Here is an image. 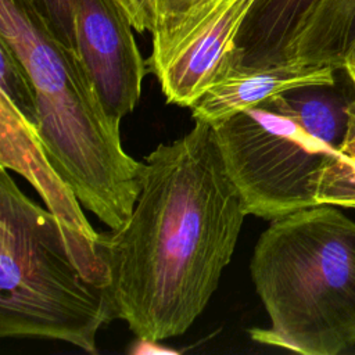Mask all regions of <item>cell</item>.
<instances>
[{
    "label": "cell",
    "instance_id": "5b68a950",
    "mask_svg": "<svg viewBox=\"0 0 355 355\" xmlns=\"http://www.w3.org/2000/svg\"><path fill=\"white\" fill-rule=\"evenodd\" d=\"M212 126L247 215L272 220L318 205L319 179L338 150L311 133L282 93Z\"/></svg>",
    "mask_w": 355,
    "mask_h": 355
},
{
    "label": "cell",
    "instance_id": "e0dca14e",
    "mask_svg": "<svg viewBox=\"0 0 355 355\" xmlns=\"http://www.w3.org/2000/svg\"><path fill=\"white\" fill-rule=\"evenodd\" d=\"M348 115H349V128H348V135L341 151L355 154V97L351 100L348 105Z\"/></svg>",
    "mask_w": 355,
    "mask_h": 355
},
{
    "label": "cell",
    "instance_id": "ba28073f",
    "mask_svg": "<svg viewBox=\"0 0 355 355\" xmlns=\"http://www.w3.org/2000/svg\"><path fill=\"white\" fill-rule=\"evenodd\" d=\"M0 168L12 169L31 182L47 209L72 229L97 239L71 186L50 161L37 129L0 93Z\"/></svg>",
    "mask_w": 355,
    "mask_h": 355
},
{
    "label": "cell",
    "instance_id": "5bb4252c",
    "mask_svg": "<svg viewBox=\"0 0 355 355\" xmlns=\"http://www.w3.org/2000/svg\"><path fill=\"white\" fill-rule=\"evenodd\" d=\"M318 205L355 209V154L338 151L323 168L316 191Z\"/></svg>",
    "mask_w": 355,
    "mask_h": 355
},
{
    "label": "cell",
    "instance_id": "6da1fadb",
    "mask_svg": "<svg viewBox=\"0 0 355 355\" xmlns=\"http://www.w3.org/2000/svg\"><path fill=\"white\" fill-rule=\"evenodd\" d=\"M245 216L211 123L161 143L143 161L129 220L103 233L118 318L147 343L182 336L215 293Z\"/></svg>",
    "mask_w": 355,
    "mask_h": 355
},
{
    "label": "cell",
    "instance_id": "30bf717a",
    "mask_svg": "<svg viewBox=\"0 0 355 355\" xmlns=\"http://www.w3.org/2000/svg\"><path fill=\"white\" fill-rule=\"evenodd\" d=\"M322 0H255L236 39L232 64H287L297 35Z\"/></svg>",
    "mask_w": 355,
    "mask_h": 355
},
{
    "label": "cell",
    "instance_id": "3957f363",
    "mask_svg": "<svg viewBox=\"0 0 355 355\" xmlns=\"http://www.w3.org/2000/svg\"><path fill=\"white\" fill-rule=\"evenodd\" d=\"M0 39L25 65L37 105V133L62 179L111 230L122 227L141 189L143 162L122 147L121 119L104 108L80 57L18 0H0Z\"/></svg>",
    "mask_w": 355,
    "mask_h": 355
},
{
    "label": "cell",
    "instance_id": "277c9868",
    "mask_svg": "<svg viewBox=\"0 0 355 355\" xmlns=\"http://www.w3.org/2000/svg\"><path fill=\"white\" fill-rule=\"evenodd\" d=\"M250 272L270 322L248 330L254 341L302 355L355 344V222L334 205L272 219Z\"/></svg>",
    "mask_w": 355,
    "mask_h": 355
},
{
    "label": "cell",
    "instance_id": "8992f818",
    "mask_svg": "<svg viewBox=\"0 0 355 355\" xmlns=\"http://www.w3.org/2000/svg\"><path fill=\"white\" fill-rule=\"evenodd\" d=\"M255 0H200L151 33L147 67L166 103L193 107L226 71Z\"/></svg>",
    "mask_w": 355,
    "mask_h": 355
},
{
    "label": "cell",
    "instance_id": "52a82bcc",
    "mask_svg": "<svg viewBox=\"0 0 355 355\" xmlns=\"http://www.w3.org/2000/svg\"><path fill=\"white\" fill-rule=\"evenodd\" d=\"M76 53L107 112L122 121L139 103L147 61L119 0H79Z\"/></svg>",
    "mask_w": 355,
    "mask_h": 355
},
{
    "label": "cell",
    "instance_id": "9c48e42d",
    "mask_svg": "<svg viewBox=\"0 0 355 355\" xmlns=\"http://www.w3.org/2000/svg\"><path fill=\"white\" fill-rule=\"evenodd\" d=\"M337 69L287 62L269 67L232 64L191 107L194 121L211 125L279 93L312 85H336Z\"/></svg>",
    "mask_w": 355,
    "mask_h": 355
},
{
    "label": "cell",
    "instance_id": "9a60e30c",
    "mask_svg": "<svg viewBox=\"0 0 355 355\" xmlns=\"http://www.w3.org/2000/svg\"><path fill=\"white\" fill-rule=\"evenodd\" d=\"M18 1L35 15L58 42L76 53V12L79 0Z\"/></svg>",
    "mask_w": 355,
    "mask_h": 355
},
{
    "label": "cell",
    "instance_id": "7c38bea8",
    "mask_svg": "<svg viewBox=\"0 0 355 355\" xmlns=\"http://www.w3.org/2000/svg\"><path fill=\"white\" fill-rule=\"evenodd\" d=\"M336 85L302 86L282 96L311 133L341 151L349 128L348 105L355 96L348 98L336 90Z\"/></svg>",
    "mask_w": 355,
    "mask_h": 355
},
{
    "label": "cell",
    "instance_id": "8fae6325",
    "mask_svg": "<svg viewBox=\"0 0 355 355\" xmlns=\"http://www.w3.org/2000/svg\"><path fill=\"white\" fill-rule=\"evenodd\" d=\"M355 47V0H322L290 47L287 62L343 71Z\"/></svg>",
    "mask_w": 355,
    "mask_h": 355
},
{
    "label": "cell",
    "instance_id": "7a4b0ae2",
    "mask_svg": "<svg viewBox=\"0 0 355 355\" xmlns=\"http://www.w3.org/2000/svg\"><path fill=\"white\" fill-rule=\"evenodd\" d=\"M118 318L103 233L92 239L0 173V337L46 338L94 354Z\"/></svg>",
    "mask_w": 355,
    "mask_h": 355
},
{
    "label": "cell",
    "instance_id": "ac0fdd59",
    "mask_svg": "<svg viewBox=\"0 0 355 355\" xmlns=\"http://www.w3.org/2000/svg\"><path fill=\"white\" fill-rule=\"evenodd\" d=\"M343 71H345V73H347V76H348L354 90H355V47L351 51V54L348 55V58L345 61V67H344Z\"/></svg>",
    "mask_w": 355,
    "mask_h": 355
},
{
    "label": "cell",
    "instance_id": "4fadbf2b",
    "mask_svg": "<svg viewBox=\"0 0 355 355\" xmlns=\"http://www.w3.org/2000/svg\"><path fill=\"white\" fill-rule=\"evenodd\" d=\"M0 93L35 126H37L36 92L32 79L14 50L0 39Z\"/></svg>",
    "mask_w": 355,
    "mask_h": 355
},
{
    "label": "cell",
    "instance_id": "2e32d148",
    "mask_svg": "<svg viewBox=\"0 0 355 355\" xmlns=\"http://www.w3.org/2000/svg\"><path fill=\"white\" fill-rule=\"evenodd\" d=\"M200 0H119L133 29L153 33L161 25L176 18Z\"/></svg>",
    "mask_w": 355,
    "mask_h": 355
}]
</instances>
